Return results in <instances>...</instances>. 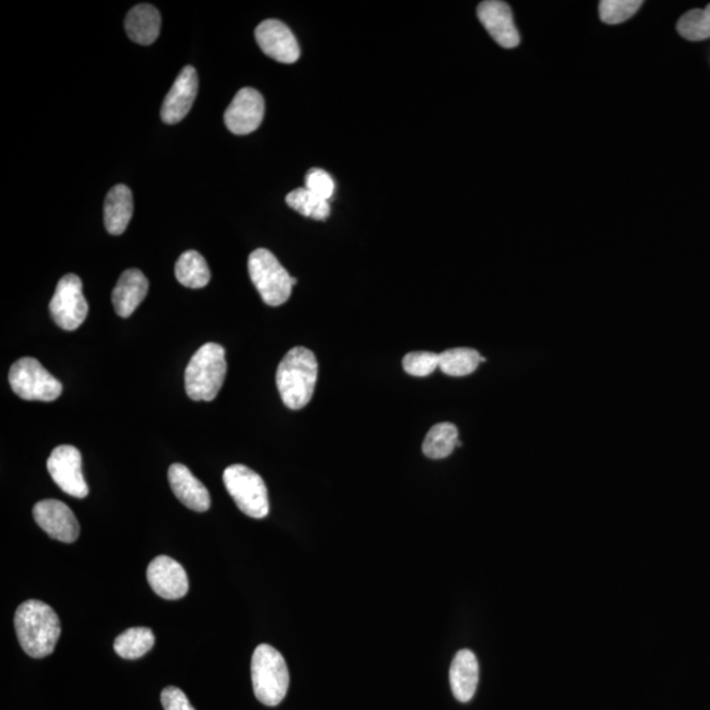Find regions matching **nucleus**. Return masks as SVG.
I'll return each mask as SVG.
<instances>
[{
    "mask_svg": "<svg viewBox=\"0 0 710 710\" xmlns=\"http://www.w3.org/2000/svg\"><path fill=\"white\" fill-rule=\"evenodd\" d=\"M15 630L25 654L45 658L53 653L60 639V618L43 601L28 600L16 609Z\"/></svg>",
    "mask_w": 710,
    "mask_h": 710,
    "instance_id": "nucleus-1",
    "label": "nucleus"
},
{
    "mask_svg": "<svg viewBox=\"0 0 710 710\" xmlns=\"http://www.w3.org/2000/svg\"><path fill=\"white\" fill-rule=\"evenodd\" d=\"M317 359L307 348L291 349L277 370V386L283 403L290 409H302L311 402L317 382Z\"/></svg>",
    "mask_w": 710,
    "mask_h": 710,
    "instance_id": "nucleus-2",
    "label": "nucleus"
},
{
    "mask_svg": "<svg viewBox=\"0 0 710 710\" xmlns=\"http://www.w3.org/2000/svg\"><path fill=\"white\" fill-rule=\"evenodd\" d=\"M225 349L208 342L192 355L185 373L186 392L195 402H212L227 377Z\"/></svg>",
    "mask_w": 710,
    "mask_h": 710,
    "instance_id": "nucleus-3",
    "label": "nucleus"
},
{
    "mask_svg": "<svg viewBox=\"0 0 710 710\" xmlns=\"http://www.w3.org/2000/svg\"><path fill=\"white\" fill-rule=\"evenodd\" d=\"M252 683L257 700L267 707H277L286 697L290 672L283 655L273 646L263 643L254 650Z\"/></svg>",
    "mask_w": 710,
    "mask_h": 710,
    "instance_id": "nucleus-4",
    "label": "nucleus"
},
{
    "mask_svg": "<svg viewBox=\"0 0 710 710\" xmlns=\"http://www.w3.org/2000/svg\"><path fill=\"white\" fill-rule=\"evenodd\" d=\"M248 269L250 279L267 306H282L290 299L292 287L298 283L267 249H257L250 254Z\"/></svg>",
    "mask_w": 710,
    "mask_h": 710,
    "instance_id": "nucleus-5",
    "label": "nucleus"
},
{
    "mask_svg": "<svg viewBox=\"0 0 710 710\" xmlns=\"http://www.w3.org/2000/svg\"><path fill=\"white\" fill-rule=\"evenodd\" d=\"M225 488L242 513L252 519L269 515V492L260 475L244 465L229 466L223 475Z\"/></svg>",
    "mask_w": 710,
    "mask_h": 710,
    "instance_id": "nucleus-6",
    "label": "nucleus"
},
{
    "mask_svg": "<svg viewBox=\"0 0 710 710\" xmlns=\"http://www.w3.org/2000/svg\"><path fill=\"white\" fill-rule=\"evenodd\" d=\"M12 391L20 399L39 400V402H53L62 394L60 380L48 373L35 358L25 357L12 365L10 375Z\"/></svg>",
    "mask_w": 710,
    "mask_h": 710,
    "instance_id": "nucleus-7",
    "label": "nucleus"
},
{
    "mask_svg": "<svg viewBox=\"0 0 710 710\" xmlns=\"http://www.w3.org/2000/svg\"><path fill=\"white\" fill-rule=\"evenodd\" d=\"M49 311L54 323L64 331L73 332L81 327L89 313L81 278L75 274L61 278L50 300Z\"/></svg>",
    "mask_w": 710,
    "mask_h": 710,
    "instance_id": "nucleus-8",
    "label": "nucleus"
},
{
    "mask_svg": "<svg viewBox=\"0 0 710 710\" xmlns=\"http://www.w3.org/2000/svg\"><path fill=\"white\" fill-rule=\"evenodd\" d=\"M50 476L65 494L77 499L89 495L85 476L82 474L81 451L74 446L61 445L52 451L47 462Z\"/></svg>",
    "mask_w": 710,
    "mask_h": 710,
    "instance_id": "nucleus-9",
    "label": "nucleus"
},
{
    "mask_svg": "<svg viewBox=\"0 0 710 710\" xmlns=\"http://www.w3.org/2000/svg\"><path fill=\"white\" fill-rule=\"evenodd\" d=\"M33 517L37 525L54 540L73 544L78 540L79 522L73 511L62 501L43 500L33 508Z\"/></svg>",
    "mask_w": 710,
    "mask_h": 710,
    "instance_id": "nucleus-10",
    "label": "nucleus"
},
{
    "mask_svg": "<svg viewBox=\"0 0 710 710\" xmlns=\"http://www.w3.org/2000/svg\"><path fill=\"white\" fill-rule=\"evenodd\" d=\"M263 116H265L263 96L252 87H244L229 104L224 121L229 131L244 136L260 128Z\"/></svg>",
    "mask_w": 710,
    "mask_h": 710,
    "instance_id": "nucleus-11",
    "label": "nucleus"
},
{
    "mask_svg": "<svg viewBox=\"0 0 710 710\" xmlns=\"http://www.w3.org/2000/svg\"><path fill=\"white\" fill-rule=\"evenodd\" d=\"M146 578L152 590L162 599L179 600L189 592V578L185 568L166 555H160L150 562Z\"/></svg>",
    "mask_w": 710,
    "mask_h": 710,
    "instance_id": "nucleus-12",
    "label": "nucleus"
},
{
    "mask_svg": "<svg viewBox=\"0 0 710 710\" xmlns=\"http://www.w3.org/2000/svg\"><path fill=\"white\" fill-rule=\"evenodd\" d=\"M256 40L262 52L282 64H294L299 60L300 47L298 40L286 24L279 20L269 19L258 25Z\"/></svg>",
    "mask_w": 710,
    "mask_h": 710,
    "instance_id": "nucleus-13",
    "label": "nucleus"
},
{
    "mask_svg": "<svg viewBox=\"0 0 710 710\" xmlns=\"http://www.w3.org/2000/svg\"><path fill=\"white\" fill-rule=\"evenodd\" d=\"M198 73L192 66H186L175 79L161 108V118L166 124H177L189 115L196 95H198Z\"/></svg>",
    "mask_w": 710,
    "mask_h": 710,
    "instance_id": "nucleus-14",
    "label": "nucleus"
},
{
    "mask_svg": "<svg viewBox=\"0 0 710 710\" xmlns=\"http://www.w3.org/2000/svg\"><path fill=\"white\" fill-rule=\"evenodd\" d=\"M478 18L492 39L505 49L516 48L520 44L511 7L499 0H487L478 6Z\"/></svg>",
    "mask_w": 710,
    "mask_h": 710,
    "instance_id": "nucleus-15",
    "label": "nucleus"
},
{
    "mask_svg": "<svg viewBox=\"0 0 710 710\" xmlns=\"http://www.w3.org/2000/svg\"><path fill=\"white\" fill-rule=\"evenodd\" d=\"M167 476H169L171 490L183 505L199 513L207 512L210 509V492L185 465L174 463L170 466Z\"/></svg>",
    "mask_w": 710,
    "mask_h": 710,
    "instance_id": "nucleus-16",
    "label": "nucleus"
},
{
    "mask_svg": "<svg viewBox=\"0 0 710 710\" xmlns=\"http://www.w3.org/2000/svg\"><path fill=\"white\" fill-rule=\"evenodd\" d=\"M479 683V663L471 650L458 651L450 667V686L455 699L469 703Z\"/></svg>",
    "mask_w": 710,
    "mask_h": 710,
    "instance_id": "nucleus-17",
    "label": "nucleus"
},
{
    "mask_svg": "<svg viewBox=\"0 0 710 710\" xmlns=\"http://www.w3.org/2000/svg\"><path fill=\"white\" fill-rule=\"evenodd\" d=\"M149 282L137 269L124 271L112 292V303L120 317H129L148 294Z\"/></svg>",
    "mask_w": 710,
    "mask_h": 710,
    "instance_id": "nucleus-18",
    "label": "nucleus"
},
{
    "mask_svg": "<svg viewBox=\"0 0 710 710\" xmlns=\"http://www.w3.org/2000/svg\"><path fill=\"white\" fill-rule=\"evenodd\" d=\"M125 31L129 39L140 45H150L161 31V15L152 4H139L128 12Z\"/></svg>",
    "mask_w": 710,
    "mask_h": 710,
    "instance_id": "nucleus-19",
    "label": "nucleus"
},
{
    "mask_svg": "<svg viewBox=\"0 0 710 710\" xmlns=\"http://www.w3.org/2000/svg\"><path fill=\"white\" fill-rule=\"evenodd\" d=\"M133 215L132 191L125 185H116L108 192L104 202V224L112 236L123 235Z\"/></svg>",
    "mask_w": 710,
    "mask_h": 710,
    "instance_id": "nucleus-20",
    "label": "nucleus"
},
{
    "mask_svg": "<svg viewBox=\"0 0 710 710\" xmlns=\"http://www.w3.org/2000/svg\"><path fill=\"white\" fill-rule=\"evenodd\" d=\"M175 277L178 282L192 290L206 287L211 281V271L202 254L189 250L179 257L175 265Z\"/></svg>",
    "mask_w": 710,
    "mask_h": 710,
    "instance_id": "nucleus-21",
    "label": "nucleus"
},
{
    "mask_svg": "<svg viewBox=\"0 0 710 710\" xmlns=\"http://www.w3.org/2000/svg\"><path fill=\"white\" fill-rule=\"evenodd\" d=\"M458 446H462V442L459 441L457 426L441 423L434 425L426 434L423 453L430 459H444Z\"/></svg>",
    "mask_w": 710,
    "mask_h": 710,
    "instance_id": "nucleus-22",
    "label": "nucleus"
},
{
    "mask_svg": "<svg viewBox=\"0 0 710 710\" xmlns=\"http://www.w3.org/2000/svg\"><path fill=\"white\" fill-rule=\"evenodd\" d=\"M480 362H486L476 350L470 348H455L440 354V369L450 377H466L478 369Z\"/></svg>",
    "mask_w": 710,
    "mask_h": 710,
    "instance_id": "nucleus-23",
    "label": "nucleus"
},
{
    "mask_svg": "<svg viewBox=\"0 0 710 710\" xmlns=\"http://www.w3.org/2000/svg\"><path fill=\"white\" fill-rule=\"evenodd\" d=\"M154 646V634L148 628H131L121 633L114 642V650L119 657L135 661L144 657Z\"/></svg>",
    "mask_w": 710,
    "mask_h": 710,
    "instance_id": "nucleus-24",
    "label": "nucleus"
},
{
    "mask_svg": "<svg viewBox=\"0 0 710 710\" xmlns=\"http://www.w3.org/2000/svg\"><path fill=\"white\" fill-rule=\"evenodd\" d=\"M286 203L292 210L299 212L300 215L311 217L313 220H327L329 213H331V204L328 200L321 199L306 187L291 191L286 196Z\"/></svg>",
    "mask_w": 710,
    "mask_h": 710,
    "instance_id": "nucleus-25",
    "label": "nucleus"
},
{
    "mask_svg": "<svg viewBox=\"0 0 710 710\" xmlns=\"http://www.w3.org/2000/svg\"><path fill=\"white\" fill-rule=\"evenodd\" d=\"M680 36L689 41L710 39V4L704 10H692L678 22Z\"/></svg>",
    "mask_w": 710,
    "mask_h": 710,
    "instance_id": "nucleus-26",
    "label": "nucleus"
},
{
    "mask_svg": "<svg viewBox=\"0 0 710 710\" xmlns=\"http://www.w3.org/2000/svg\"><path fill=\"white\" fill-rule=\"evenodd\" d=\"M642 0H603L600 2V19L615 25L626 22L642 7Z\"/></svg>",
    "mask_w": 710,
    "mask_h": 710,
    "instance_id": "nucleus-27",
    "label": "nucleus"
},
{
    "mask_svg": "<svg viewBox=\"0 0 710 710\" xmlns=\"http://www.w3.org/2000/svg\"><path fill=\"white\" fill-rule=\"evenodd\" d=\"M440 367V354L412 352L403 358V369L412 377H428Z\"/></svg>",
    "mask_w": 710,
    "mask_h": 710,
    "instance_id": "nucleus-28",
    "label": "nucleus"
},
{
    "mask_svg": "<svg viewBox=\"0 0 710 710\" xmlns=\"http://www.w3.org/2000/svg\"><path fill=\"white\" fill-rule=\"evenodd\" d=\"M306 189L329 202L336 190V185H334L331 174H328L327 171L311 169L306 175Z\"/></svg>",
    "mask_w": 710,
    "mask_h": 710,
    "instance_id": "nucleus-29",
    "label": "nucleus"
},
{
    "mask_svg": "<svg viewBox=\"0 0 710 710\" xmlns=\"http://www.w3.org/2000/svg\"><path fill=\"white\" fill-rule=\"evenodd\" d=\"M161 703L165 710H195L185 692L177 687H167L161 693Z\"/></svg>",
    "mask_w": 710,
    "mask_h": 710,
    "instance_id": "nucleus-30",
    "label": "nucleus"
}]
</instances>
